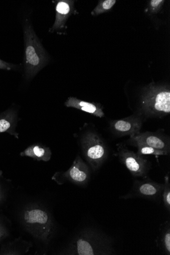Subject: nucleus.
Segmentation results:
<instances>
[{"label": "nucleus", "instance_id": "obj_1", "mask_svg": "<svg viewBox=\"0 0 170 255\" xmlns=\"http://www.w3.org/2000/svg\"><path fill=\"white\" fill-rule=\"evenodd\" d=\"M19 221L24 229L35 239L45 244L52 240L55 225L51 213L43 206L31 203L22 208Z\"/></svg>", "mask_w": 170, "mask_h": 255}, {"label": "nucleus", "instance_id": "obj_2", "mask_svg": "<svg viewBox=\"0 0 170 255\" xmlns=\"http://www.w3.org/2000/svg\"><path fill=\"white\" fill-rule=\"evenodd\" d=\"M112 239L94 229L81 231L64 251V255H115Z\"/></svg>", "mask_w": 170, "mask_h": 255}, {"label": "nucleus", "instance_id": "obj_3", "mask_svg": "<svg viewBox=\"0 0 170 255\" xmlns=\"http://www.w3.org/2000/svg\"><path fill=\"white\" fill-rule=\"evenodd\" d=\"M23 35L25 77L30 80L48 64L49 57L29 21L24 25Z\"/></svg>", "mask_w": 170, "mask_h": 255}, {"label": "nucleus", "instance_id": "obj_4", "mask_svg": "<svg viewBox=\"0 0 170 255\" xmlns=\"http://www.w3.org/2000/svg\"><path fill=\"white\" fill-rule=\"evenodd\" d=\"M84 155L93 171L98 170L108 157V149L101 137L96 132L88 131L81 139Z\"/></svg>", "mask_w": 170, "mask_h": 255}, {"label": "nucleus", "instance_id": "obj_5", "mask_svg": "<svg viewBox=\"0 0 170 255\" xmlns=\"http://www.w3.org/2000/svg\"><path fill=\"white\" fill-rule=\"evenodd\" d=\"M142 99L144 113L148 116H163L170 113V91L166 87L150 85Z\"/></svg>", "mask_w": 170, "mask_h": 255}, {"label": "nucleus", "instance_id": "obj_6", "mask_svg": "<svg viewBox=\"0 0 170 255\" xmlns=\"http://www.w3.org/2000/svg\"><path fill=\"white\" fill-rule=\"evenodd\" d=\"M117 154L121 162L136 177L146 178L151 169L150 161L134 152L130 150L122 144H117Z\"/></svg>", "mask_w": 170, "mask_h": 255}, {"label": "nucleus", "instance_id": "obj_7", "mask_svg": "<svg viewBox=\"0 0 170 255\" xmlns=\"http://www.w3.org/2000/svg\"><path fill=\"white\" fill-rule=\"evenodd\" d=\"M90 178L89 167L79 156H77L70 168L65 172H57L52 179L61 185L68 181L79 185L87 184Z\"/></svg>", "mask_w": 170, "mask_h": 255}, {"label": "nucleus", "instance_id": "obj_8", "mask_svg": "<svg viewBox=\"0 0 170 255\" xmlns=\"http://www.w3.org/2000/svg\"><path fill=\"white\" fill-rule=\"evenodd\" d=\"M164 189V184L152 180H136L132 191L120 198L128 199L142 198L155 201H160Z\"/></svg>", "mask_w": 170, "mask_h": 255}, {"label": "nucleus", "instance_id": "obj_9", "mask_svg": "<svg viewBox=\"0 0 170 255\" xmlns=\"http://www.w3.org/2000/svg\"><path fill=\"white\" fill-rule=\"evenodd\" d=\"M130 142L143 143L155 149L170 152V141L169 137L160 134L147 131L140 132L131 136Z\"/></svg>", "mask_w": 170, "mask_h": 255}, {"label": "nucleus", "instance_id": "obj_10", "mask_svg": "<svg viewBox=\"0 0 170 255\" xmlns=\"http://www.w3.org/2000/svg\"><path fill=\"white\" fill-rule=\"evenodd\" d=\"M142 125L143 122L141 118L131 117L111 122L110 128L112 131L117 135L131 136L140 132Z\"/></svg>", "mask_w": 170, "mask_h": 255}, {"label": "nucleus", "instance_id": "obj_11", "mask_svg": "<svg viewBox=\"0 0 170 255\" xmlns=\"http://www.w3.org/2000/svg\"><path fill=\"white\" fill-rule=\"evenodd\" d=\"M17 121V112L14 108L0 113V134L7 132L18 139L19 134L15 130Z\"/></svg>", "mask_w": 170, "mask_h": 255}, {"label": "nucleus", "instance_id": "obj_12", "mask_svg": "<svg viewBox=\"0 0 170 255\" xmlns=\"http://www.w3.org/2000/svg\"><path fill=\"white\" fill-rule=\"evenodd\" d=\"M74 1H59L56 6V19L50 31L53 32L65 27L66 21L74 8Z\"/></svg>", "mask_w": 170, "mask_h": 255}, {"label": "nucleus", "instance_id": "obj_13", "mask_svg": "<svg viewBox=\"0 0 170 255\" xmlns=\"http://www.w3.org/2000/svg\"><path fill=\"white\" fill-rule=\"evenodd\" d=\"M32 247V243L21 238L4 243L0 248V255H20L27 253Z\"/></svg>", "mask_w": 170, "mask_h": 255}, {"label": "nucleus", "instance_id": "obj_14", "mask_svg": "<svg viewBox=\"0 0 170 255\" xmlns=\"http://www.w3.org/2000/svg\"><path fill=\"white\" fill-rule=\"evenodd\" d=\"M65 106L68 108L77 109L100 118H104L105 116L100 105L85 102L76 98H69L65 103Z\"/></svg>", "mask_w": 170, "mask_h": 255}, {"label": "nucleus", "instance_id": "obj_15", "mask_svg": "<svg viewBox=\"0 0 170 255\" xmlns=\"http://www.w3.org/2000/svg\"><path fill=\"white\" fill-rule=\"evenodd\" d=\"M20 155L21 157H29L37 161H48L51 158L52 152L49 147L41 144H34L20 152Z\"/></svg>", "mask_w": 170, "mask_h": 255}, {"label": "nucleus", "instance_id": "obj_16", "mask_svg": "<svg viewBox=\"0 0 170 255\" xmlns=\"http://www.w3.org/2000/svg\"><path fill=\"white\" fill-rule=\"evenodd\" d=\"M157 246L163 253L170 255V224L169 221L163 223L160 228V234L157 240Z\"/></svg>", "mask_w": 170, "mask_h": 255}, {"label": "nucleus", "instance_id": "obj_17", "mask_svg": "<svg viewBox=\"0 0 170 255\" xmlns=\"http://www.w3.org/2000/svg\"><path fill=\"white\" fill-rule=\"evenodd\" d=\"M132 145L136 147L138 149L137 154L140 155H154L161 156L168 155L169 153L166 151L158 150L143 143L131 142Z\"/></svg>", "mask_w": 170, "mask_h": 255}, {"label": "nucleus", "instance_id": "obj_18", "mask_svg": "<svg viewBox=\"0 0 170 255\" xmlns=\"http://www.w3.org/2000/svg\"><path fill=\"white\" fill-rule=\"evenodd\" d=\"M10 234V226L8 220L4 216L0 211V243H1L7 238Z\"/></svg>", "mask_w": 170, "mask_h": 255}, {"label": "nucleus", "instance_id": "obj_19", "mask_svg": "<svg viewBox=\"0 0 170 255\" xmlns=\"http://www.w3.org/2000/svg\"><path fill=\"white\" fill-rule=\"evenodd\" d=\"M7 183L8 180L4 178L3 172L0 170V205L3 204L8 197L9 188Z\"/></svg>", "mask_w": 170, "mask_h": 255}, {"label": "nucleus", "instance_id": "obj_20", "mask_svg": "<svg viewBox=\"0 0 170 255\" xmlns=\"http://www.w3.org/2000/svg\"><path fill=\"white\" fill-rule=\"evenodd\" d=\"M162 198L164 205L166 209L170 211V183L169 181V174L165 177V183H164V189L162 192Z\"/></svg>", "mask_w": 170, "mask_h": 255}, {"label": "nucleus", "instance_id": "obj_21", "mask_svg": "<svg viewBox=\"0 0 170 255\" xmlns=\"http://www.w3.org/2000/svg\"><path fill=\"white\" fill-rule=\"evenodd\" d=\"M115 0H106L100 1L98 6L93 10L92 15H97L110 10L116 3Z\"/></svg>", "mask_w": 170, "mask_h": 255}, {"label": "nucleus", "instance_id": "obj_22", "mask_svg": "<svg viewBox=\"0 0 170 255\" xmlns=\"http://www.w3.org/2000/svg\"><path fill=\"white\" fill-rule=\"evenodd\" d=\"M17 66L0 59V69L3 70L11 71L16 69Z\"/></svg>", "mask_w": 170, "mask_h": 255}, {"label": "nucleus", "instance_id": "obj_23", "mask_svg": "<svg viewBox=\"0 0 170 255\" xmlns=\"http://www.w3.org/2000/svg\"><path fill=\"white\" fill-rule=\"evenodd\" d=\"M164 1H162V0H153V1H151L150 5L152 10L155 11L159 9L161 5L164 3Z\"/></svg>", "mask_w": 170, "mask_h": 255}, {"label": "nucleus", "instance_id": "obj_24", "mask_svg": "<svg viewBox=\"0 0 170 255\" xmlns=\"http://www.w3.org/2000/svg\"><path fill=\"white\" fill-rule=\"evenodd\" d=\"M0 244H1V243H0Z\"/></svg>", "mask_w": 170, "mask_h": 255}]
</instances>
